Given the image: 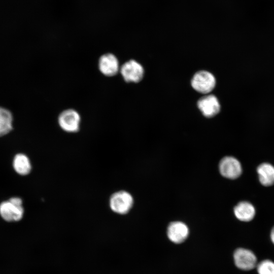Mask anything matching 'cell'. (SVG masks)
Wrapping results in <instances>:
<instances>
[{
    "label": "cell",
    "mask_w": 274,
    "mask_h": 274,
    "mask_svg": "<svg viewBox=\"0 0 274 274\" xmlns=\"http://www.w3.org/2000/svg\"><path fill=\"white\" fill-rule=\"evenodd\" d=\"M133 204L132 196L125 190H119L113 193L110 197L109 204L115 213L124 215L131 209Z\"/></svg>",
    "instance_id": "cell-1"
},
{
    "label": "cell",
    "mask_w": 274,
    "mask_h": 274,
    "mask_svg": "<svg viewBox=\"0 0 274 274\" xmlns=\"http://www.w3.org/2000/svg\"><path fill=\"white\" fill-rule=\"evenodd\" d=\"M23 213L22 200L19 197H12L0 204V215L5 221H18L22 218Z\"/></svg>",
    "instance_id": "cell-2"
},
{
    "label": "cell",
    "mask_w": 274,
    "mask_h": 274,
    "mask_svg": "<svg viewBox=\"0 0 274 274\" xmlns=\"http://www.w3.org/2000/svg\"><path fill=\"white\" fill-rule=\"evenodd\" d=\"M81 117L74 109H68L61 112L58 116V123L64 131L68 133L78 132L80 127Z\"/></svg>",
    "instance_id": "cell-3"
},
{
    "label": "cell",
    "mask_w": 274,
    "mask_h": 274,
    "mask_svg": "<svg viewBox=\"0 0 274 274\" xmlns=\"http://www.w3.org/2000/svg\"><path fill=\"white\" fill-rule=\"evenodd\" d=\"M191 83L196 91L203 94H208L214 88L216 80L211 73L201 71L194 74Z\"/></svg>",
    "instance_id": "cell-4"
},
{
    "label": "cell",
    "mask_w": 274,
    "mask_h": 274,
    "mask_svg": "<svg viewBox=\"0 0 274 274\" xmlns=\"http://www.w3.org/2000/svg\"><path fill=\"white\" fill-rule=\"evenodd\" d=\"M219 170L223 177L229 179H236L242 173L240 162L232 156L223 157L219 162Z\"/></svg>",
    "instance_id": "cell-5"
},
{
    "label": "cell",
    "mask_w": 274,
    "mask_h": 274,
    "mask_svg": "<svg viewBox=\"0 0 274 274\" xmlns=\"http://www.w3.org/2000/svg\"><path fill=\"white\" fill-rule=\"evenodd\" d=\"M235 266L240 269L249 270L255 268L257 264V257L251 250L240 248L235 250L233 254Z\"/></svg>",
    "instance_id": "cell-6"
},
{
    "label": "cell",
    "mask_w": 274,
    "mask_h": 274,
    "mask_svg": "<svg viewBox=\"0 0 274 274\" xmlns=\"http://www.w3.org/2000/svg\"><path fill=\"white\" fill-rule=\"evenodd\" d=\"M120 73L126 82L138 83L143 78V66L134 60L125 62L120 68Z\"/></svg>",
    "instance_id": "cell-7"
},
{
    "label": "cell",
    "mask_w": 274,
    "mask_h": 274,
    "mask_svg": "<svg viewBox=\"0 0 274 274\" xmlns=\"http://www.w3.org/2000/svg\"><path fill=\"white\" fill-rule=\"evenodd\" d=\"M98 68L99 71L107 77L116 75L120 70L117 58L111 53L104 54L100 57L98 60Z\"/></svg>",
    "instance_id": "cell-8"
},
{
    "label": "cell",
    "mask_w": 274,
    "mask_h": 274,
    "mask_svg": "<svg viewBox=\"0 0 274 274\" xmlns=\"http://www.w3.org/2000/svg\"><path fill=\"white\" fill-rule=\"evenodd\" d=\"M197 106L203 116L208 118L216 116L220 110L219 102L214 95H207L200 98Z\"/></svg>",
    "instance_id": "cell-9"
},
{
    "label": "cell",
    "mask_w": 274,
    "mask_h": 274,
    "mask_svg": "<svg viewBox=\"0 0 274 274\" xmlns=\"http://www.w3.org/2000/svg\"><path fill=\"white\" fill-rule=\"evenodd\" d=\"M167 234L170 241L176 244H180L184 242L188 237L189 229L187 226L182 222H173L168 226Z\"/></svg>",
    "instance_id": "cell-10"
},
{
    "label": "cell",
    "mask_w": 274,
    "mask_h": 274,
    "mask_svg": "<svg viewBox=\"0 0 274 274\" xmlns=\"http://www.w3.org/2000/svg\"><path fill=\"white\" fill-rule=\"evenodd\" d=\"M234 214L236 218L244 222L251 221L255 215V209L253 205L247 201L238 203L234 208Z\"/></svg>",
    "instance_id": "cell-11"
},
{
    "label": "cell",
    "mask_w": 274,
    "mask_h": 274,
    "mask_svg": "<svg viewBox=\"0 0 274 274\" xmlns=\"http://www.w3.org/2000/svg\"><path fill=\"white\" fill-rule=\"evenodd\" d=\"M257 172L259 182L262 185L270 186L274 184V166L272 164L262 163L257 167Z\"/></svg>",
    "instance_id": "cell-12"
},
{
    "label": "cell",
    "mask_w": 274,
    "mask_h": 274,
    "mask_svg": "<svg viewBox=\"0 0 274 274\" xmlns=\"http://www.w3.org/2000/svg\"><path fill=\"white\" fill-rule=\"evenodd\" d=\"M13 164L16 172L22 176H26L29 174L31 169L30 160L24 154L19 153L16 155Z\"/></svg>",
    "instance_id": "cell-13"
},
{
    "label": "cell",
    "mask_w": 274,
    "mask_h": 274,
    "mask_svg": "<svg viewBox=\"0 0 274 274\" xmlns=\"http://www.w3.org/2000/svg\"><path fill=\"white\" fill-rule=\"evenodd\" d=\"M13 116L10 111L0 107V136L9 133L13 129Z\"/></svg>",
    "instance_id": "cell-14"
},
{
    "label": "cell",
    "mask_w": 274,
    "mask_h": 274,
    "mask_svg": "<svg viewBox=\"0 0 274 274\" xmlns=\"http://www.w3.org/2000/svg\"><path fill=\"white\" fill-rule=\"evenodd\" d=\"M256 267L258 274H274V262L271 260H262Z\"/></svg>",
    "instance_id": "cell-15"
},
{
    "label": "cell",
    "mask_w": 274,
    "mask_h": 274,
    "mask_svg": "<svg viewBox=\"0 0 274 274\" xmlns=\"http://www.w3.org/2000/svg\"><path fill=\"white\" fill-rule=\"evenodd\" d=\"M270 237L272 243L274 244V226L270 231Z\"/></svg>",
    "instance_id": "cell-16"
}]
</instances>
